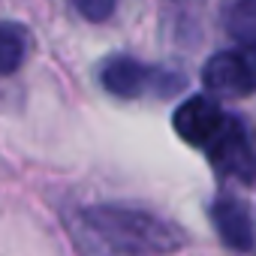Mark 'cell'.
<instances>
[{"label": "cell", "mask_w": 256, "mask_h": 256, "mask_svg": "<svg viewBox=\"0 0 256 256\" xmlns=\"http://www.w3.org/2000/svg\"><path fill=\"white\" fill-rule=\"evenodd\" d=\"M64 220H66V229H70V238H72L78 256H139V250L120 244L118 238H112L108 232L94 226L84 214H66Z\"/></svg>", "instance_id": "obj_7"}, {"label": "cell", "mask_w": 256, "mask_h": 256, "mask_svg": "<svg viewBox=\"0 0 256 256\" xmlns=\"http://www.w3.org/2000/svg\"><path fill=\"white\" fill-rule=\"evenodd\" d=\"M211 220H214V229H217V235L226 247L241 250V253H250L256 247L253 217H250L247 205L238 202L235 196H220L211 205Z\"/></svg>", "instance_id": "obj_5"}, {"label": "cell", "mask_w": 256, "mask_h": 256, "mask_svg": "<svg viewBox=\"0 0 256 256\" xmlns=\"http://www.w3.org/2000/svg\"><path fill=\"white\" fill-rule=\"evenodd\" d=\"M78 16L84 22H106L112 12H114V4L118 0H72Z\"/></svg>", "instance_id": "obj_10"}, {"label": "cell", "mask_w": 256, "mask_h": 256, "mask_svg": "<svg viewBox=\"0 0 256 256\" xmlns=\"http://www.w3.org/2000/svg\"><path fill=\"white\" fill-rule=\"evenodd\" d=\"M202 82L220 96H247L256 90V42H241L232 52H217L205 70Z\"/></svg>", "instance_id": "obj_2"}, {"label": "cell", "mask_w": 256, "mask_h": 256, "mask_svg": "<svg viewBox=\"0 0 256 256\" xmlns=\"http://www.w3.org/2000/svg\"><path fill=\"white\" fill-rule=\"evenodd\" d=\"M223 124H226V114H223L220 102L205 94L184 100L172 114L175 133L193 148H208L214 142V136L223 130Z\"/></svg>", "instance_id": "obj_3"}, {"label": "cell", "mask_w": 256, "mask_h": 256, "mask_svg": "<svg viewBox=\"0 0 256 256\" xmlns=\"http://www.w3.org/2000/svg\"><path fill=\"white\" fill-rule=\"evenodd\" d=\"M163 76L148 70L145 64L133 60V58H112L102 64L100 70V84L112 94V96H120V100H133V96H142L145 90H151Z\"/></svg>", "instance_id": "obj_4"}, {"label": "cell", "mask_w": 256, "mask_h": 256, "mask_svg": "<svg viewBox=\"0 0 256 256\" xmlns=\"http://www.w3.org/2000/svg\"><path fill=\"white\" fill-rule=\"evenodd\" d=\"M94 226L118 238L120 244L133 250H151V253H172L184 244V232L169 223L166 217H157L142 208L130 205H94L82 211Z\"/></svg>", "instance_id": "obj_1"}, {"label": "cell", "mask_w": 256, "mask_h": 256, "mask_svg": "<svg viewBox=\"0 0 256 256\" xmlns=\"http://www.w3.org/2000/svg\"><path fill=\"white\" fill-rule=\"evenodd\" d=\"M208 154H211V163L220 172H226V175L244 172V166L250 163V136H247V126L238 118H226L223 130L208 145Z\"/></svg>", "instance_id": "obj_6"}, {"label": "cell", "mask_w": 256, "mask_h": 256, "mask_svg": "<svg viewBox=\"0 0 256 256\" xmlns=\"http://www.w3.org/2000/svg\"><path fill=\"white\" fill-rule=\"evenodd\" d=\"M226 28L238 42H256V0H235L226 16Z\"/></svg>", "instance_id": "obj_9"}, {"label": "cell", "mask_w": 256, "mask_h": 256, "mask_svg": "<svg viewBox=\"0 0 256 256\" xmlns=\"http://www.w3.org/2000/svg\"><path fill=\"white\" fill-rule=\"evenodd\" d=\"M24 52H28L24 30H22L18 24L4 22V24H0V78H4V76H12V72L22 66Z\"/></svg>", "instance_id": "obj_8"}]
</instances>
